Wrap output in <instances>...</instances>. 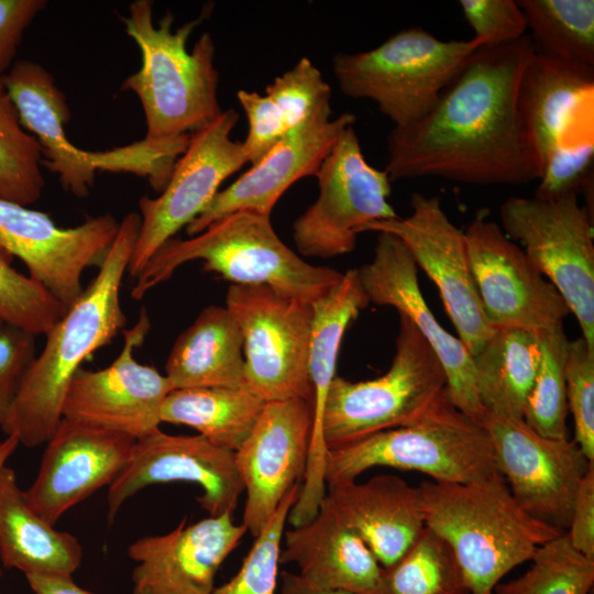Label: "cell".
I'll list each match as a JSON object with an SVG mask.
<instances>
[{
  "mask_svg": "<svg viewBox=\"0 0 594 594\" xmlns=\"http://www.w3.org/2000/svg\"><path fill=\"white\" fill-rule=\"evenodd\" d=\"M527 34L477 48L436 105L387 138L391 180L426 176L473 185L537 180L542 162L517 102L521 73L535 54Z\"/></svg>",
  "mask_w": 594,
  "mask_h": 594,
  "instance_id": "obj_1",
  "label": "cell"
},
{
  "mask_svg": "<svg viewBox=\"0 0 594 594\" xmlns=\"http://www.w3.org/2000/svg\"><path fill=\"white\" fill-rule=\"evenodd\" d=\"M140 224V213L124 216L96 277L46 332L43 350L0 427L6 436L28 448L46 443L63 418L64 398L76 372L124 328L120 289Z\"/></svg>",
  "mask_w": 594,
  "mask_h": 594,
  "instance_id": "obj_2",
  "label": "cell"
},
{
  "mask_svg": "<svg viewBox=\"0 0 594 594\" xmlns=\"http://www.w3.org/2000/svg\"><path fill=\"white\" fill-rule=\"evenodd\" d=\"M210 13L201 14L173 30L174 16L166 13L155 25L153 2L135 0L121 16L127 34L141 52L140 69L125 78L122 90L139 98L146 124L144 139L164 141L191 134L213 121L223 110L218 99L219 74L216 46L209 32L195 43L187 41Z\"/></svg>",
  "mask_w": 594,
  "mask_h": 594,
  "instance_id": "obj_3",
  "label": "cell"
},
{
  "mask_svg": "<svg viewBox=\"0 0 594 594\" xmlns=\"http://www.w3.org/2000/svg\"><path fill=\"white\" fill-rule=\"evenodd\" d=\"M426 527L451 547L471 594H494L516 566L563 532L525 513L501 474L480 482L424 481Z\"/></svg>",
  "mask_w": 594,
  "mask_h": 594,
  "instance_id": "obj_4",
  "label": "cell"
},
{
  "mask_svg": "<svg viewBox=\"0 0 594 594\" xmlns=\"http://www.w3.org/2000/svg\"><path fill=\"white\" fill-rule=\"evenodd\" d=\"M196 260L205 271L235 285H266L308 302L327 294L343 274L302 260L278 238L271 216L239 210L187 240L167 241L135 277L131 297L143 298L180 265Z\"/></svg>",
  "mask_w": 594,
  "mask_h": 594,
  "instance_id": "obj_5",
  "label": "cell"
},
{
  "mask_svg": "<svg viewBox=\"0 0 594 594\" xmlns=\"http://www.w3.org/2000/svg\"><path fill=\"white\" fill-rule=\"evenodd\" d=\"M376 466L418 471L449 484L499 474L485 428L459 410L448 395L414 424L328 449L324 480L327 484L353 482Z\"/></svg>",
  "mask_w": 594,
  "mask_h": 594,
  "instance_id": "obj_6",
  "label": "cell"
},
{
  "mask_svg": "<svg viewBox=\"0 0 594 594\" xmlns=\"http://www.w3.org/2000/svg\"><path fill=\"white\" fill-rule=\"evenodd\" d=\"M481 46L474 37L443 41L410 28L372 50L336 55L332 68L344 95L372 100L394 127H405L436 105Z\"/></svg>",
  "mask_w": 594,
  "mask_h": 594,
  "instance_id": "obj_7",
  "label": "cell"
},
{
  "mask_svg": "<svg viewBox=\"0 0 594 594\" xmlns=\"http://www.w3.org/2000/svg\"><path fill=\"white\" fill-rule=\"evenodd\" d=\"M395 349L389 370L374 380L350 382L336 375L322 417L328 449L414 424L447 395L440 361L404 316Z\"/></svg>",
  "mask_w": 594,
  "mask_h": 594,
  "instance_id": "obj_8",
  "label": "cell"
},
{
  "mask_svg": "<svg viewBox=\"0 0 594 594\" xmlns=\"http://www.w3.org/2000/svg\"><path fill=\"white\" fill-rule=\"evenodd\" d=\"M579 196L509 197L501 208L504 233L520 243L532 265L558 289L594 350L593 212Z\"/></svg>",
  "mask_w": 594,
  "mask_h": 594,
  "instance_id": "obj_9",
  "label": "cell"
},
{
  "mask_svg": "<svg viewBox=\"0 0 594 594\" xmlns=\"http://www.w3.org/2000/svg\"><path fill=\"white\" fill-rule=\"evenodd\" d=\"M226 308L243 339L244 386L265 403L301 398L311 404V302L266 285L232 284Z\"/></svg>",
  "mask_w": 594,
  "mask_h": 594,
  "instance_id": "obj_10",
  "label": "cell"
},
{
  "mask_svg": "<svg viewBox=\"0 0 594 594\" xmlns=\"http://www.w3.org/2000/svg\"><path fill=\"white\" fill-rule=\"evenodd\" d=\"M316 177L319 196L293 224L298 251L310 257H332L353 251L364 226L397 218L391 179L370 165L353 125L346 128L321 163Z\"/></svg>",
  "mask_w": 594,
  "mask_h": 594,
  "instance_id": "obj_11",
  "label": "cell"
},
{
  "mask_svg": "<svg viewBox=\"0 0 594 594\" xmlns=\"http://www.w3.org/2000/svg\"><path fill=\"white\" fill-rule=\"evenodd\" d=\"M238 120L234 109L223 110L191 133L161 195L140 199L141 224L128 270L131 277H136L167 241L206 209L220 185L248 163L242 142L231 139Z\"/></svg>",
  "mask_w": 594,
  "mask_h": 594,
  "instance_id": "obj_12",
  "label": "cell"
},
{
  "mask_svg": "<svg viewBox=\"0 0 594 594\" xmlns=\"http://www.w3.org/2000/svg\"><path fill=\"white\" fill-rule=\"evenodd\" d=\"M496 468L518 506L536 520L566 532L582 480L594 462L573 439H551L525 420L485 411Z\"/></svg>",
  "mask_w": 594,
  "mask_h": 594,
  "instance_id": "obj_13",
  "label": "cell"
},
{
  "mask_svg": "<svg viewBox=\"0 0 594 594\" xmlns=\"http://www.w3.org/2000/svg\"><path fill=\"white\" fill-rule=\"evenodd\" d=\"M484 315L493 328L534 332L563 323L571 314L558 289L532 265L522 249L480 210L463 232Z\"/></svg>",
  "mask_w": 594,
  "mask_h": 594,
  "instance_id": "obj_14",
  "label": "cell"
},
{
  "mask_svg": "<svg viewBox=\"0 0 594 594\" xmlns=\"http://www.w3.org/2000/svg\"><path fill=\"white\" fill-rule=\"evenodd\" d=\"M406 218L375 221L360 229L386 232L407 248L417 267L437 286L459 339L472 356L494 332L472 275L464 233L449 219L438 197L415 193Z\"/></svg>",
  "mask_w": 594,
  "mask_h": 594,
  "instance_id": "obj_15",
  "label": "cell"
},
{
  "mask_svg": "<svg viewBox=\"0 0 594 594\" xmlns=\"http://www.w3.org/2000/svg\"><path fill=\"white\" fill-rule=\"evenodd\" d=\"M118 228L111 213L61 228L42 211L0 199V252L19 257L65 309L84 290V271L103 263Z\"/></svg>",
  "mask_w": 594,
  "mask_h": 594,
  "instance_id": "obj_16",
  "label": "cell"
},
{
  "mask_svg": "<svg viewBox=\"0 0 594 594\" xmlns=\"http://www.w3.org/2000/svg\"><path fill=\"white\" fill-rule=\"evenodd\" d=\"M151 322L142 309L134 326L123 330L120 354L98 371L79 369L64 398L62 415L113 430L135 440L160 429L162 408L173 387L155 367L142 364L133 352L142 345Z\"/></svg>",
  "mask_w": 594,
  "mask_h": 594,
  "instance_id": "obj_17",
  "label": "cell"
},
{
  "mask_svg": "<svg viewBox=\"0 0 594 594\" xmlns=\"http://www.w3.org/2000/svg\"><path fill=\"white\" fill-rule=\"evenodd\" d=\"M358 275L369 302L394 307L415 326L443 367L450 402L482 425L485 409L477 393L472 354L428 307L418 284L417 265L405 244L391 233L377 232L374 256L358 268Z\"/></svg>",
  "mask_w": 594,
  "mask_h": 594,
  "instance_id": "obj_18",
  "label": "cell"
},
{
  "mask_svg": "<svg viewBox=\"0 0 594 594\" xmlns=\"http://www.w3.org/2000/svg\"><path fill=\"white\" fill-rule=\"evenodd\" d=\"M201 487L196 498L209 516L232 514L242 492L234 452L215 446L200 435L176 436L155 430L136 440L132 457L108 488V520L142 488L166 483Z\"/></svg>",
  "mask_w": 594,
  "mask_h": 594,
  "instance_id": "obj_19",
  "label": "cell"
},
{
  "mask_svg": "<svg viewBox=\"0 0 594 594\" xmlns=\"http://www.w3.org/2000/svg\"><path fill=\"white\" fill-rule=\"evenodd\" d=\"M312 428L311 404L301 398L266 403L234 452L246 492L242 525L256 538L286 494L304 480Z\"/></svg>",
  "mask_w": 594,
  "mask_h": 594,
  "instance_id": "obj_20",
  "label": "cell"
},
{
  "mask_svg": "<svg viewBox=\"0 0 594 594\" xmlns=\"http://www.w3.org/2000/svg\"><path fill=\"white\" fill-rule=\"evenodd\" d=\"M136 440L113 430L62 418L32 485L29 505L51 525L99 488L110 486L128 465Z\"/></svg>",
  "mask_w": 594,
  "mask_h": 594,
  "instance_id": "obj_21",
  "label": "cell"
},
{
  "mask_svg": "<svg viewBox=\"0 0 594 594\" xmlns=\"http://www.w3.org/2000/svg\"><path fill=\"white\" fill-rule=\"evenodd\" d=\"M349 112L331 119L324 106L289 131L271 151L226 189L218 191L206 209L187 227L193 237L216 220L239 210L271 216L283 194L296 182L316 176L343 131L353 125Z\"/></svg>",
  "mask_w": 594,
  "mask_h": 594,
  "instance_id": "obj_22",
  "label": "cell"
},
{
  "mask_svg": "<svg viewBox=\"0 0 594 594\" xmlns=\"http://www.w3.org/2000/svg\"><path fill=\"white\" fill-rule=\"evenodd\" d=\"M246 531L227 513L187 526L184 518L167 534L138 539L128 548L138 563L133 594H211L218 570Z\"/></svg>",
  "mask_w": 594,
  "mask_h": 594,
  "instance_id": "obj_23",
  "label": "cell"
},
{
  "mask_svg": "<svg viewBox=\"0 0 594 594\" xmlns=\"http://www.w3.org/2000/svg\"><path fill=\"white\" fill-rule=\"evenodd\" d=\"M369 304L358 268L344 272L327 294L311 302L308 372L312 428L304 484L293 507L294 513L302 519L314 517L327 495L324 468L328 448L322 435L326 398L336 377L337 359L344 332Z\"/></svg>",
  "mask_w": 594,
  "mask_h": 594,
  "instance_id": "obj_24",
  "label": "cell"
},
{
  "mask_svg": "<svg viewBox=\"0 0 594 594\" xmlns=\"http://www.w3.org/2000/svg\"><path fill=\"white\" fill-rule=\"evenodd\" d=\"M279 563L308 584L349 594H382V570L362 538L324 497L316 516L284 531Z\"/></svg>",
  "mask_w": 594,
  "mask_h": 594,
  "instance_id": "obj_25",
  "label": "cell"
},
{
  "mask_svg": "<svg viewBox=\"0 0 594 594\" xmlns=\"http://www.w3.org/2000/svg\"><path fill=\"white\" fill-rule=\"evenodd\" d=\"M593 100L594 67L535 52L521 73L517 102L542 166L557 144L594 136Z\"/></svg>",
  "mask_w": 594,
  "mask_h": 594,
  "instance_id": "obj_26",
  "label": "cell"
},
{
  "mask_svg": "<svg viewBox=\"0 0 594 594\" xmlns=\"http://www.w3.org/2000/svg\"><path fill=\"white\" fill-rule=\"evenodd\" d=\"M0 79L21 124L36 139L44 165L58 175L65 191L87 197L97 173L95 152L81 150L68 140L65 125L70 109L52 74L38 63L22 59L14 62Z\"/></svg>",
  "mask_w": 594,
  "mask_h": 594,
  "instance_id": "obj_27",
  "label": "cell"
},
{
  "mask_svg": "<svg viewBox=\"0 0 594 594\" xmlns=\"http://www.w3.org/2000/svg\"><path fill=\"white\" fill-rule=\"evenodd\" d=\"M327 497L383 568L402 558L426 527L418 486L396 475L330 483Z\"/></svg>",
  "mask_w": 594,
  "mask_h": 594,
  "instance_id": "obj_28",
  "label": "cell"
},
{
  "mask_svg": "<svg viewBox=\"0 0 594 594\" xmlns=\"http://www.w3.org/2000/svg\"><path fill=\"white\" fill-rule=\"evenodd\" d=\"M0 559L25 575H73L82 560L78 539L55 529L29 505L7 465L0 469Z\"/></svg>",
  "mask_w": 594,
  "mask_h": 594,
  "instance_id": "obj_29",
  "label": "cell"
},
{
  "mask_svg": "<svg viewBox=\"0 0 594 594\" xmlns=\"http://www.w3.org/2000/svg\"><path fill=\"white\" fill-rule=\"evenodd\" d=\"M173 391L244 386L243 339L226 307L211 305L176 339L165 365Z\"/></svg>",
  "mask_w": 594,
  "mask_h": 594,
  "instance_id": "obj_30",
  "label": "cell"
},
{
  "mask_svg": "<svg viewBox=\"0 0 594 594\" xmlns=\"http://www.w3.org/2000/svg\"><path fill=\"white\" fill-rule=\"evenodd\" d=\"M237 98L249 123L243 150L248 163L254 165L295 127L329 106L331 88L314 63L302 57L277 76L264 95L242 89Z\"/></svg>",
  "mask_w": 594,
  "mask_h": 594,
  "instance_id": "obj_31",
  "label": "cell"
},
{
  "mask_svg": "<svg viewBox=\"0 0 594 594\" xmlns=\"http://www.w3.org/2000/svg\"><path fill=\"white\" fill-rule=\"evenodd\" d=\"M472 359L485 411L521 419L540 360L538 333L520 328H494Z\"/></svg>",
  "mask_w": 594,
  "mask_h": 594,
  "instance_id": "obj_32",
  "label": "cell"
},
{
  "mask_svg": "<svg viewBox=\"0 0 594 594\" xmlns=\"http://www.w3.org/2000/svg\"><path fill=\"white\" fill-rule=\"evenodd\" d=\"M265 404L245 386L174 389L164 402L162 422L191 427L215 446L235 452Z\"/></svg>",
  "mask_w": 594,
  "mask_h": 594,
  "instance_id": "obj_33",
  "label": "cell"
},
{
  "mask_svg": "<svg viewBox=\"0 0 594 594\" xmlns=\"http://www.w3.org/2000/svg\"><path fill=\"white\" fill-rule=\"evenodd\" d=\"M536 53L594 67L593 0H519Z\"/></svg>",
  "mask_w": 594,
  "mask_h": 594,
  "instance_id": "obj_34",
  "label": "cell"
},
{
  "mask_svg": "<svg viewBox=\"0 0 594 594\" xmlns=\"http://www.w3.org/2000/svg\"><path fill=\"white\" fill-rule=\"evenodd\" d=\"M382 594H471L449 543L425 527L394 564L382 570Z\"/></svg>",
  "mask_w": 594,
  "mask_h": 594,
  "instance_id": "obj_35",
  "label": "cell"
},
{
  "mask_svg": "<svg viewBox=\"0 0 594 594\" xmlns=\"http://www.w3.org/2000/svg\"><path fill=\"white\" fill-rule=\"evenodd\" d=\"M540 360L522 419L539 435L551 439L568 437L565 355L568 338L563 323L538 333Z\"/></svg>",
  "mask_w": 594,
  "mask_h": 594,
  "instance_id": "obj_36",
  "label": "cell"
},
{
  "mask_svg": "<svg viewBox=\"0 0 594 594\" xmlns=\"http://www.w3.org/2000/svg\"><path fill=\"white\" fill-rule=\"evenodd\" d=\"M41 163V147L0 79V199L25 207L37 201L45 185Z\"/></svg>",
  "mask_w": 594,
  "mask_h": 594,
  "instance_id": "obj_37",
  "label": "cell"
},
{
  "mask_svg": "<svg viewBox=\"0 0 594 594\" xmlns=\"http://www.w3.org/2000/svg\"><path fill=\"white\" fill-rule=\"evenodd\" d=\"M594 559L576 551L566 532L539 547L522 575L499 582L494 594H590Z\"/></svg>",
  "mask_w": 594,
  "mask_h": 594,
  "instance_id": "obj_38",
  "label": "cell"
},
{
  "mask_svg": "<svg viewBox=\"0 0 594 594\" xmlns=\"http://www.w3.org/2000/svg\"><path fill=\"white\" fill-rule=\"evenodd\" d=\"M300 485H295L282 499L262 532L242 561L239 571L211 594H277L279 554L290 508L298 498Z\"/></svg>",
  "mask_w": 594,
  "mask_h": 594,
  "instance_id": "obj_39",
  "label": "cell"
},
{
  "mask_svg": "<svg viewBox=\"0 0 594 594\" xmlns=\"http://www.w3.org/2000/svg\"><path fill=\"white\" fill-rule=\"evenodd\" d=\"M0 252V320L45 336L66 309L40 283L18 272Z\"/></svg>",
  "mask_w": 594,
  "mask_h": 594,
  "instance_id": "obj_40",
  "label": "cell"
},
{
  "mask_svg": "<svg viewBox=\"0 0 594 594\" xmlns=\"http://www.w3.org/2000/svg\"><path fill=\"white\" fill-rule=\"evenodd\" d=\"M189 138L190 134L164 141L142 139L129 145L95 152L97 170L146 177L152 188L161 193L177 160L187 148Z\"/></svg>",
  "mask_w": 594,
  "mask_h": 594,
  "instance_id": "obj_41",
  "label": "cell"
},
{
  "mask_svg": "<svg viewBox=\"0 0 594 594\" xmlns=\"http://www.w3.org/2000/svg\"><path fill=\"white\" fill-rule=\"evenodd\" d=\"M594 136H583L557 144L548 154L539 184L538 199H558L580 194L593 195Z\"/></svg>",
  "mask_w": 594,
  "mask_h": 594,
  "instance_id": "obj_42",
  "label": "cell"
},
{
  "mask_svg": "<svg viewBox=\"0 0 594 594\" xmlns=\"http://www.w3.org/2000/svg\"><path fill=\"white\" fill-rule=\"evenodd\" d=\"M564 373L568 409L574 422L573 440L594 462V350L582 337L568 342Z\"/></svg>",
  "mask_w": 594,
  "mask_h": 594,
  "instance_id": "obj_43",
  "label": "cell"
},
{
  "mask_svg": "<svg viewBox=\"0 0 594 594\" xmlns=\"http://www.w3.org/2000/svg\"><path fill=\"white\" fill-rule=\"evenodd\" d=\"M459 4L474 38L484 46H498L526 35L525 14L515 0H461Z\"/></svg>",
  "mask_w": 594,
  "mask_h": 594,
  "instance_id": "obj_44",
  "label": "cell"
},
{
  "mask_svg": "<svg viewBox=\"0 0 594 594\" xmlns=\"http://www.w3.org/2000/svg\"><path fill=\"white\" fill-rule=\"evenodd\" d=\"M36 358L35 336L18 327H0V427Z\"/></svg>",
  "mask_w": 594,
  "mask_h": 594,
  "instance_id": "obj_45",
  "label": "cell"
},
{
  "mask_svg": "<svg viewBox=\"0 0 594 594\" xmlns=\"http://www.w3.org/2000/svg\"><path fill=\"white\" fill-rule=\"evenodd\" d=\"M46 4L45 0H0V78L14 64L26 28Z\"/></svg>",
  "mask_w": 594,
  "mask_h": 594,
  "instance_id": "obj_46",
  "label": "cell"
},
{
  "mask_svg": "<svg viewBox=\"0 0 594 594\" xmlns=\"http://www.w3.org/2000/svg\"><path fill=\"white\" fill-rule=\"evenodd\" d=\"M566 535L576 551L594 559V466L581 482Z\"/></svg>",
  "mask_w": 594,
  "mask_h": 594,
  "instance_id": "obj_47",
  "label": "cell"
},
{
  "mask_svg": "<svg viewBox=\"0 0 594 594\" xmlns=\"http://www.w3.org/2000/svg\"><path fill=\"white\" fill-rule=\"evenodd\" d=\"M25 578L35 594H95L77 585L72 575L26 574Z\"/></svg>",
  "mask_w": 594,
  "mask_h": 594,
  "instance_id": "obj_48",
  "label": "cell"
},
{
  "mask_svg": "<svg viewBox=\"0 0 594 594\" xmlns=\"http://www.w3.org/2000/svg\"><path fill=\"white\" fill-rule=\"evenodd\" d=\"M277 594H349L341 591H330L315 587L305 582L297 573L280 571Z\"/></svg>",
  "mask_w": 594,
  "mask_h": 594,
  "instance_id": "obj_49",
  "label": "cell"
},
{
  "mask_svg": "<svg viewBox=\"0 0 594 594\" xmlns=\"http://www.w3.org/2000/svg\"><path fill=\"white\" fill-rule=\"evenodd\" d=\"M19 444L18 439L13 436H7L6 439L0 440V469L6 465Z\"/></svg>",
  "mask_w": 594,
  "mask_h": 594,
  "instance_id": "obj_50",
  "label": "cell"
},
{
  "mask_svg": "<svg viewBox=\"0 0 594 594\" xmlns=\"http://www.w3.org/2000/svg\"><path fill=\"white\" fill-rule=\"evenodd\" d=\"M3 323H4V322H2V321L0 320V327H1Z\"/></svg>",
  "mask_w": 594,
  "mask_h": 594,
  "instance_id": "obj_51",
  "label": "cell"
},
{
  "mask_svg": "<svg viewBox=\"0 0 594 594\" xmlns=\"http://www.w3.org/2000/svg\"><path fill=\"white\" fill-rule=\"evenodd\" d=\"M1 574H2V571H1V568H0V578H1Z\"/></svg>",
  "mask_w": 594,
  "mask_h": 594,
  "instance_id": "obj_52",
  "label": "cell"
}]
</instances>
